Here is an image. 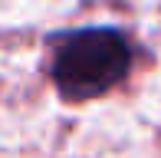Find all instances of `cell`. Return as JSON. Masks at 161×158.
<instances>
[{
    "mask_svg": "<svg viewBox=\"0 0 161 158\" xmlns=\"http://www.w3.org/2000/svg\"><path fill=\"white\" fill-rule=\"evenodd\" d=\"M131 66V49L115 30H82L63 40L53 59L56 89L72 102L96 99L122 82Z\"/></svg>",
    "mask_w": 161,
    "mask_h": 158,
    "instance_id": "obj_1",
    "label": "cell"
}]
</instances>
